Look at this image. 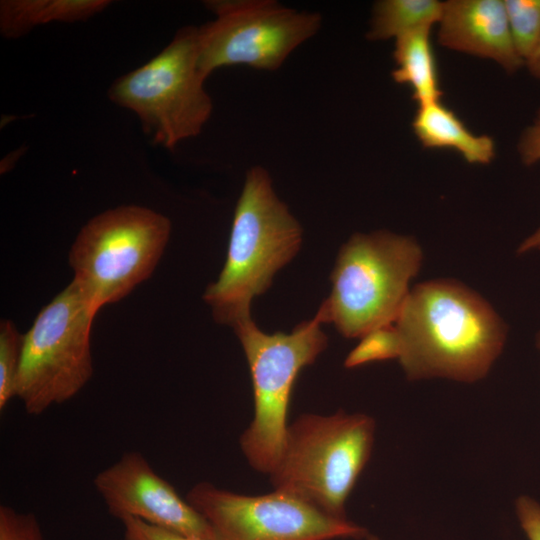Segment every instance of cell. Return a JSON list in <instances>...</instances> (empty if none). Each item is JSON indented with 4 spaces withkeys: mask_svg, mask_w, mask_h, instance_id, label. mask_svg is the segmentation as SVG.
Segmentation results:
<instances>
[{
    "mask_svg": "<svg viewBox=\"0 0 540 540\" xmlns=\"http://www.w3.org/2000/svg\"><path fill=\"white\" fill-rule=\"evenodd\" d=\"M393 324L409 380L475 382L489 372L507 337L506 324L489 302L454 279L411 288Z\"/></svg>",
    "mask_w": 540,
    "mask_h": 540,
    "instance_id": "6da1fadb",
    "label": "cell"
},
{
    "mask_svg": "<svg viewBox=\"0 0 540 540\" xmlns=\"http://www.w3.org/2000/svg\"><path fill=\"white\" fill-rule=\"evenodd\" d=\"M302 238V227L276 195L269 172L251 167L235 207L224 267L203 294L214 320L234 328L250 318L253 299L295 257Z\"/></svg>",
    "mask_w": 540,
    "mask_h": 540,
    "instance_id": "7a4b0ae2",
    "label": "cell"
},
{
    "mask_svg": "<svg viewBox=\"0 0 540 540\" xmlns=\"http://www.w3.org/2000/svg\"><path fill=\"white\" fill-rule=\"evenodd\" d=\"M375 421L343 410L305 413L289 423L279 460L268 475L273 490L347 518L346 501L371 456Z\"/></svg>",
    "mask_w": 540,
    "mask_h": 540,
    "instance_id": "3957f363",
    "label": "cell"
},
{
    "mask_svg": "<svg viewBox=\"0 0 540 540\" xmlns=\"http://www.w3.org/2000/svg\"><path fill=\"white\" fill-rule=\"evenodd\" d=\"M423 252L415 238L387 230L356 233L338 253L332 291L317 311L347 338L394 323Z\"/></svg>",
    "mask_w": 540,
    "mask_h": 540,
    "instance_id": "277c9868",
    "label": "cell"
},
{
    "mask_svg": "<svg viewBox=\"0 0 540 540\" xmlns=\"http://www.w3.org/2000/svg\"><path fill=\"white\" fill-rule=\"evenodd\" d=\"M322 323L317 312L290 333L268 334L252 317L233 328L248 362L254 401L253 419L239 442L247 462L257 472L269 475L279 460L295 380L327 347Z\"/></svg>",
    "mask_w": 540,
    "mask_h": 540,
    "instance_id": "5b68a950",
    "label": "cell"
},
{
    "mask_svg": "<svg viewBox=\"0 0 540 540\" xmlns=\"http://www.w3.org/2000/svg\"><path fill=\"white\" fill-rule=\"evenodd\" d=\"M99 308L72 279L24 334L16 397L28 415L76 396L93 375L92 323Z\"/></svg>",
    "mask_w": 540,
    "mask_h": 540,
    "instance_id": "8992f818",
    "label": "cell"
},
{
    "mask_svg": "<svg viewBox=\"0 0 540 540\" xmlns=\"http://www.w3.org/2000/svg\"><path fill=\"white\" fill-rule=\"evenodd\" d=\"M198 67L197 27L180 28L154 58L118 77L108 97L139 118L153 142L173 150L201 133L213 101Z\"/></svg>",
    "mask_w": 540,
    "mask_h": 540,
    "instance_id": "52a82bcc",
    "label": "cell"
},
{
    "mask_svg": "<svg viewBox=\"0 0 540 540\" xmlns=\"http://www.w3.org/2000/svg\"><path fill=\"white\" fill-rule=\"evenodd\" d=\"M170 233V220L147 207L121 205L99 213L70 248L73 280L99 309L118 302L150 277Z\"/></svg>",
    "mask_w": 540,
    "mask_h": 540,
    "instance_id": "ba28073f",
    "label": "cell"
},
{
    "mask_svg": "<svg viewBox=\"0 0 540 540\" xmlns=\"http://www.w3.org/2000/svg\"><path fill=\"white\" fill-rule=\"evenodd\" d=\"M205 5L215 15L197 27L198 67L205 79L232 65L278 70L322 24L319 13L274 0H212Z\"/></svg>",
    "mask_w": 540,
    "mask_h": 540,
    "instance_id": "9c48e42d",
    "label": "cell"
},
{
    "mask_svg": "<svg viewBox=\"0 0 540 540\" xmlns=\"http://www.w3.org/2000/svg\"><path fill=\"white\" fill-rule=\"evenodd\" d=\"M185 498L207 521L217 540L362 539L369 534L348 518L330 516L276 490L245 495L200 482Z\"/></svg>",
    "mask_w": 540,
    "mask_h": 540,
    "instance_id": "30bf717a",
    "label": "cell"
},
{
    "mask_svg": "<svg viewBox=\"0 0 540 540\" xmlns=\"http://www.w3.org/2000/svg\"><path fill=\"white\" fill-rule=\"evenodd\" d=\"M94 487L109 514L127 517L201 540H217L196 509L137 451L125 452L98 472Z\"/></svg>",
    "mask_w": 540,
    "mask_h": 540,
    "instance_id": "8fae6325",
    "label": "cell"
},
{
    "mask_svg": "<svg viewBox=\"0 0 540 540\" xmlns=\"http://www.w3.org/2000/svg\"><path fill=\"white\" fill-rule=\"evenodd\" d=\"M438 24L443 47L493 60L508 73L525 66L511 37L504 0L445 1Z\"/></svg>",
    "mask_w": 540,
    "mask_h": 540,
    "instance_id": "7c38bea8",
    "label": "cell"
},
{
    "mask_svg": "<svg viewBox=\"0 0 540 540\" xmlns=\"http://www.w3.org/2000/svg\"><path fill=\"white\" fill-rule=\"evenodd\" d=\"M413 132L426 149H452L470 164L487 165L495 157V142L488 135H476L441 101L418 105Z\"/></svg>",
    "mask_w": 540,
    "mask_h": 540,
    "instance_id": "4fadbf2b",
    "label": "cell"
},
{
    "mask_svg": "<svg viewBox=\"0 0 540 540\" xmlns=\"http://www.w3.org/2000/svg\"><path fill=\"white\" fill-rule=\"evenodd\" d=\"M110 3L107 0H4L0 3V30L6 38H17L35 26L85 21Z\"/></svg>",
    "mask_w": 540,
    "mask_h": 540,
    "instance_id": "5bb4252c",
    "label": "cell"
},
{
    "mask_svg": "<svg viewBox=\"0 0 540 540\" xmlns=\"http://www.w3.org/2000/svg\"><path fill=\"white\" fill-rule=\"evenodd\" d=\"M430 30L422 29L398 37L393 51L395 69L392 78L411 88L412 99L418 105L440 101L443 95Z\"/></svg>",
    "mask_w": 540,
    "mask_h": 540,
    "instance_id": "9a60e30c",
    "label": "cell"
},
{
    "mask_svg": "<svg viewBox=\"0 0 540 540\" xmlns=\"http://www.w3.org/2000/svg\"><path fill=\"white\" fill-rule=\"evenodd\" d=\"M443 2L437 0H381L374 4L367 38L394 40L438 24Z\"/></svg>",
    "mask_w": 540,
    "mask_h": 540,
    "instance_id": "2e32d148",
    "label": "cell"
},
{
    "mask_svg": "<svg viewBox=\"0 0 540 540\" xmlns=\"http://www.w3.org/2000/svg\"><path fill=\"white\" fill-rule=\"evenodd\" d=\"M511 37L526 62L540 40V0H504Z\"/></svg>",
    "mask_w": 540,
    "mask_h": 540,
    "instance_id": "e0dca14e",
    "label": "cell"
},
{
    "mask_svg": "<svg viewBox=\"0 0 540 540\" xmlns=\"http://www.w3.org/2000/svg\"><path fill=\"white\" fill-rule=\"evenodd\" d=\"M24 334L11 320L0 323V410L16 397L17 379L21 365Z\"/></svg>",
    "mask_w": 540,
    "mask_h": 540,
    "instance_id": "ac0fdd59",
    "label": "cell"
},
{
    "mask_svg": "<svg viewBox=\"0 0 540 540\" xmlns=\"http://www.w3.org/2000/svg\"><path fill=\"white\" fill-rule=\"evenodd\" d=\"M401 352V339L392 323L361 337V341L346 357L344 366L354 368L375 361L399 360Z\"/></svg>",
    "mask_w": 540,
    "mask_h": 540,
    "instance_id": "d6986e66",
    "label": "cell"
},
{
    "mask_svg": "<svg viewBox=\"0 0 540 540\" xmlns=\"http://www.w3.org/2000/svg\"><path fill=\"white\" fill-rule=\"evenodd\" d=\"M0 540H45L34 513L0 506Z\"/></svg>",
    "mask_w": 540,
    "mask_h": 540,
    "instance_id": "ffe728a7",
    "label": "cell"
},
{
    "mask_svg": "<svg viewBox=\"0 0 540 540\" xmlns=\"http://www.w3.org/2000/svg\"><path fill=\"white\" fill-rule=\"evenodd\" d=\"M121 523L124 528V540H201L133 517L124 518Z\"/></svg>",
    "mask_w": 540,
    "mask_h": 540,
    "instance_id": "44dd1931",
    "label": "cell"
},
{
    "mask_svg": "<svg viewBox=\"0 0 540 540\" xmlns=\"http://www.w3.org/2000/svg\"><path fill=\"white\" fill-rule=\"evenodd\" d=\"M517 149L524 165L531 166L540 161V108L533 122L522 132Z\"/></svg>",
    "mask_w": 540,
    "mask_h": 540,
    "instance_id": "7402d4cb",
    "label": "cell"
},
{
    "mask_svg": "<svg viewBox=\"0 0 540 540\" xmlns=\"http://www.w3.org/2000/svg\"><path fill=\"white\" fill-rule=\"evenodd\" d=\"M516 513L528 540H540V504L528 496H520Z\"/></svg>",
    "mask_w": 540,
    "mask_h": 540,
    "instance_id": "603a6c76",
    "label": "cell"
},
{
    "mask_svg": "<svg viewBox=\"0 0 540 540\" xmlns=\"http://www.w3.org/2000/svg\"><path fill=\"white\" fill-rule=\"evenodd\" d=\"M540 250V227L537 228L531 235L526 237L518 246L517 253L525 254L531 251Z\"/></svg>",
    "mask_w": 540,
    "mask_h": 540,
    "instance_id": "cb8c5ba5",
    "label": "cell"
},
{
    "mask_svg": "<svg viewBox=\"0 0 540 540\" xmlns=\"http://www.w3.org/2000/svg\"><path fill=\"white\" fill-rule=\"evenodd\" d=\"M525 66L533 77L540 80V40L532 54L526 60Z\"/></svg>",
    "mask_w": 540,
    "mask_h": 540,
    "instance_id": "d4e9b609",
    "label": "cell"
},
{
    "mask_svg": "<svg viewBox=\"0 0 540 540\" xmlns=\"http://www.w3.org/2000/svg\"><path fill=\"white\" fill-rule=\"evenodd\" d=\"M366 540H380L377 536L368 534L365 538Z\"/></svg>",
    "mask_w": 540,
    "mask_h": 540,
    "instance_id": "484cf974",
    "label": "cell"
},
{
    "mask_svg": "<svg viewBox=\"0 0 540 540\" xmlns=\"http://www.w3.org/2000/svg\"><path fill=\"white\" fill-rule=\"evenodd\" d=\"M537 347H538L539 350H540V334H539L538 337H537Z\"/></svg>",
    "mask_w": 540,
    "mask_h": 540,
    "instance_id": "4316f807",
    "label": "cell"
}]
</instances>
